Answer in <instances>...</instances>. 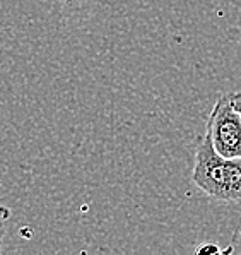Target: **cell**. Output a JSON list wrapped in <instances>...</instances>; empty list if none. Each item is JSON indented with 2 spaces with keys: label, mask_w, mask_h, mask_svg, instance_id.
Returning <instances> with one entry per match:
<instances>
[{
  "label": "cell",
  "mask_w": 241,
  "mask_h": 255,
  "mask_svg": "<svg viewBox=\"0 0 241 255\" xmlns=\"http://www.w3.org/2000/svg\"><path fill=\"white\" fill-rule=\"evenodd\" d=\"M192 182L205 195L223 202H241V158H223L205 132L197 140Z\"/></svg>",
  "instance_id": "cell-1"
},
{
  "label": "cell",
  "mask_w": 241,
  "mask_h": 255,
  "mask_svg": "<svg viewBox=\"0 0 241 255\" xmlns=\"http://www.w3.org/2000/svg\"><path fill=\"white\" fill-rule=\"evenodd\" d=\"M205 132L211 137L217 154L223 158H241V115L233 105L231 93L217 98Z\"/></svg>",
  "instance_id": "cell-2"
},
{
  "label": "cell",
  "mask_w": 241,
  "mask_h": 255,
  "mask_svg": "<svg viewBox=\"0 0 241 255\" xmlns=\"http://www.w3.org/2000/svg\"><path fill=\"white\" fill-rule=\"evenodd\" d=\"M226 254H228V250L223 252L216 243H204V245H200L199 249L195 250V255H226Z\"/></svg>",
  "instance_id": "cell-3"
},
{
  "label": "cell",
  "mask_w": 241,
  "mask_h": 255,
  "mask_svg": "<svg viewBox=\"0 0 241 255\" xmlns=\"http://www.w3.org/2000/svg\"><path fill=\"white\" fill-rule=\"evenodd\" d=\"M231 100H233V105H235L236 112L241 115V91H236V93H231Z\"/></svg>",
  "instance_id": "cell-4"
},
{
  "label": "cell",
  "mask_w": 241,
  "mask_h": 255,
  "mask_svg": "<svg viewBox=\"0 0 241 255\" xmlns=\"http://www.w3.org/2000/svg\"><path fill=\"white\" fill-rule=\"evenodd\" d=\"M10 216V209L9 207H5L3 204H0V218L2 219H7Z\"/></svg>",
  "instance_id": "cell-5"
},
{
  "label": "cell",
  "mask_w": 241,
  "mask_h": 255,
  "mask_svg": "<svg viewBox=\"0 0 241 255\" xmlns=\"http://www.w3.org/2000/svg\"><path fill=\"white\" fill-rule=\"evenodd\" d=\"M0 235H2V230H0Z\"/></svg>",
  "instance_id": "cell-6"
}]
</instances>
